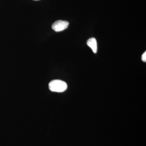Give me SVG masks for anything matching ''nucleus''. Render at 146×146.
<instances>
[{
    "label": "nucleus",
    "mask_w": 146,
    "mask_h": 146,
    "mask_svg": "<svg viewBox=\"0 0 146 146\" xmlns=\"http://www.w3.org/2000/svg\"><path fill=\"white\" fill-rule=\"evenodd\" d=\"M87 45L91 48L94 53H96L98 50L96 39L94 37L90 38L87 40Z\"/></svg>",
    "instance_id": "3"
},
{
    "label": "nucleus",
    "mask_w": 146,
    "mask_h": 146,
    "mask_svg": "<svg viewBox=\"0 0 146 146\" xmlns=\"http://www.w3.org/2000/svg\"><path fill=\"white\" fill-rule=\"evenodd\" d=\"M69 25V23L68 21L58 20L52 24V27L55 31L60 32L67 29Z\"/></svg>",
    "instance_id": "2"
},
{
    "label": "nucleus",
    "mask_w": 146,
    "mask_h": 146,
    "mask_svg": "<svg viewBox=\"0 0 146 146\" xmlns=\"http://www.w3.org/2000/svg\"><path fill=\"white\" fill-rule=\"evenodd\" d=\"M68 85L65 82L60 80H54L49 84V89L52 92L61 93L67 90Z\"/></svg>",
    "instance_id": "1"
},
{
    "label": "nucleus",
    "mask_w": 146,
    "mask_h": 146,
    "mask_svg": "<svg viewBox=\"0 0 146 146\" xmlns=\"http://www.w3.org/2000/svg\"><path fill=\"white\" fill-rule=\"evenodd\" d=\"M142 60L144 62H146V52H145L143 54L142 56Z\"/></svg>",
    "instance_id": "4"
},
{
    "label": "nucleus",
    "mask_w": 146,
    "mask_h": 146,
    "mask_svg": "<svg viewBox=\"0 0 146 146\" xmlns=\"http://www.w3.org/2000/svg\"><path fill=\"white\" fill-rule=\"evenodd\" d=\"M34 1H38V0H34Z\"/></svg>",
    "instance_id": "5"
}]
</instances>
